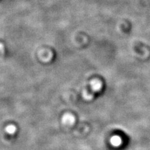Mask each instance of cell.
Instances as JSON below:
<instances>
[{
  "instance_id": "7a4b0ae2",
  "label": "cell",
  "mask_w": 150,
  "mask_h": 150,
  "mask_svg": "<svg viewBox=\"0 0 150 150\" xmlns=\"http://www.w3.org/2000/svg\"><path fill=\"white\" fill-rule=\"evenodd\" d=\"M90 86L93 92H98L101 90L102 83L100 80L93 79L90 82Z\"/></svg>"
},
{
  "instance_id": "6da1fadb",
  "label": "cell",
  "mask_w": 150,
  "mask_h": 150,
  "mask_svg": "<svg viewBox=\"0 0 150 150\" xmlns=\"http://www.w3.org/2000/svg\"><path fill=\"white\" fill-rule=\"evenodd\" d=\"M62 122L64 125L71 126L75 123V117L70 113H66L62 116Z\"/></svg>"
},
{
  "instance_id": "3957f363",
  "label": "cell",
  "mask_w": 150,
  "mask_h": 150,
  "mask_svg": "<svg viewBox=\"0 0 150 150\" xmlns=\"http://www.w3.org/2000/svg\"><path fill=\"white\" fill-rule=\"evenodd\" d=\"M110 144L113 147H119L120 146L123 141H122L121 138L118 135H114L111 137L110 140Z\"/></svg>"
},
{
  "instance_id": "277c9868",
  "label": "cell",
  "mask_w": 150,
  "mask_h": 150,
  "mask_svg": "<svg viewBox=\"0 0 150 150\" xmlns=\"http://www.w3.org/2000/svg\"><path fill=\"white\" fill-rule=\"evenodd\" d=\"M16 130H17L16 126L14 125H9L7 126L5 128L6 132L9 134H15L16 132Z\"/></svg>"
}]
</instances>
